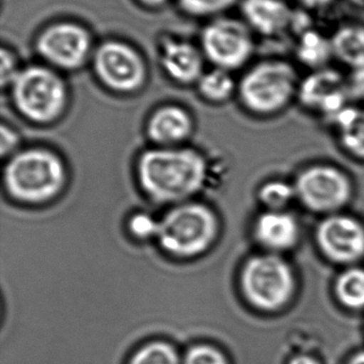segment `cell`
I'll list each match as a JSON object with an SVG mask.
<instances>
[{
    "label": "cell",
    "mask_w": 364,
    "mask_h": 364,
    "mask_svg": "<svg viewBox=\"0 0 364 364\" xmlns=\"http://www.w3.org/2000/svg\"><path fill=\"white\" fill-rule=\"evenodd\" d=\"M333 58L348 68L364 62V25L346 23L331 36Z\"/></svg>",
    "instance_id": "obj_19"
},
{
    "label": "cell",
    "mask_w": 364,
    "mask_h": 364,
    "mask_svg": "<svg viewBox=\"0 0 364 364\" xmlns=\"http://www.w3.org/2000/svg\"><path fill=\"white\" fill-rule=\"evenodd\" d=\"M316 242L327 260L345 267L357 265L364 258V224L341 212L326 215L316 227Z\"/></svg>",
    "instance_id": "obj_11"
},
{
    "label": "cell",
    "mask_w": 364,
    "mask_h": 364,
    "mask_svg": "<svg viewBox=\"0 0 364 364\" xmlns=\"http://www.w3.org/2000/svg\"><path fill=\"white\" fill-rule=\"evenodd\" d=\"M241 284L250 303L261 309H277L292 296L294 271L281 255L264 252L246 261Z\"/></svg>",
    "instance_id": "obj_6"
},
{
    "label": "cell",
    "mask_w": 364,
    "mask_h": 364,
    "mask_svg": "<svg viewBox=\"0 0 364 364\" xmlns=\"http://www.w3.org/2000/svg\"><path fill=\"white\" fill-rule=\"evenodd\" d=\"M4 178L13 198L28 203H44L63 188L66 168L56 154L47 149H31L9 160Z\"/></svg>",
    "instance_id": "obj_2"
},
{
    "label": "cell",
    "mask_w": 364,
    "mask_h": 364,
    "mask_svg": "<svg viewBox=\"0 0 364 364\" xmlns=\"http://www.w3.org/2000/svg\"><path fill=\"white\" fill-rule=\"evenodd\" d=\"M10 87L17 110L36 123L53 121L66 107V83L49 66L29 65L21 68Z\"/></svg>",
    "instance_id": "obj_5"
},
{
    "label": "cell",
    "mask_w": 364,
    "mask_h": 364,
    "mask_svg": "<svg viewBox=\"0 0 364 364\" xmlns=\"http://www.w3.org/2000/svg\"><path fill=\"white\" fill-rule=\"evenodd\" d=\"M291 364H316L313 359L309 358V357H298L295 358Z\"/></svg>",
    "instance_id": "obj_32"
},
{
    "label": "cell",
    "mask_w": 364,
    "mask_h": 364,
    "mask_svg": "<svg viewBox=\"0 0 364 364\" xmlns=\"http://www.w3.org/2000/svg\"><path fill=\"white\" fill-rule=\"evenodd\" d=\"M297 97L306 108L331 123L353 100L346 76L329 66L311 70L301 79Z\"/></svg>",
    "instance_id": "obj_12"
},
{
    "label": "cell",
    "mask_w": 364,
    "mask_h": 364,
    "mask_svg": "<svg viewBox=\"0 0 364 364\" xmlns=\"http://www.w3.org/2000/svg\"><path fill=\"white\" fill-rule=\"evenodd\" d=\"M353 6L357 8L364 9V0H348Z\"/></svg>",
    "instance_id": "obj_34"
},
{
    "label": "cell",
    "mask_w": 364,
    "mask_h": 364,
    "mask_svg": "<svg viewBox=\"0 0 364 364\" xmlns=\"http://www.w3.org/2000/svg\"><path fill=\"white\" fill-rule=\"evenodd\" d=\"M0 73H1V85L2 87H10L14 79L16 78L21 68H19V59L16 53L2 46L0 50Z\"/></svg>",
    "instance_id": "obj_26"
},
{
    "label": "cell",
    "mask_w": 364,
    "mask_h": 364,
    "mask_svg": "<svg viewBox=\"0 0 364 364\" xmlns=\"http://www.w3.org/2000/svg\"><path fill=\"white\" fill-rule=\"evenodd\" d=\"M218 228L217 218L211 208L202 203H181L160 220L156 239L168 254L192 258L211 247Z\"/></svg>",
    "instance_id": "obj_4"
},
{
    "label": "cell",
    "mask_w": 364,
    "mask_h": 364,
    "mask_svg": "<svg viewBox=\"0 0 364 364\" xmlns=\"http://www.w3.org/2000/svg\"><path fill=\"white\" fill-rule=\"evenodd\" d=\"M137 1L140 2L143 6H150V8H158V6H164L170 0H137Z\"/></svg>",
    "instance_id": "obj_31"
},
{
    "label": "cell",
    "mask_w": 364,
    "mask_h": 364,
    "mask_svg": "<svg viewBox=\"0 0 364 364\" xmlns=\"http://www.w3.org/2000/svg\"><path fill=\"white\" fill-rule=\"evenodd\" d=\"M17 143H19V136L15 134L14 130L11 128L6 127V126L2 125L1 127V153L2 155H6V154L12 151L13 149L16 147Z\"/></svg>",
    "instance_id": "obj_29"
},
{
    "label": "cell",
    "mask_w": 364,
    "mask_h": 364,
    "mask_svg": "<svg viewBox=\"0 0 364 364\" xmlns=\"http://www.w3.org/2000/svg\"><path fill=\"white\" fill-rule=\"evenodd\" d=\"M331 124L338 128L342 147L353 157L364 161V109L350 105Z\"/></svg>",
    "instance_id": "obj_18"
},
{
    "label": "cell",
    "mask_w": 364,
    "mask_h": 364,
    "mask_svg": "<svg viewBox=\"0 0 364 364\" xmlns=\"http://www.w3.org/2000/svg\"><path fill=\"white\" fill-rule=\"evenodd\" d=\"M130 364H179V357L168 344L153 343L141 348Z\"/></svg>",
    "instance_id": "obj_24"
},
{
    "label": "cell",
    "mask_w": 364,
    "mask_h": 364,
    "mask_svg": "<svg viewBox=\"0 0 364 364\" xmlns=\"http://www.w3.org/2000/svg\"><path fill=\"white\" fill-rule=\"evenodd\" d=\"M158 224L160 220H154L149 214H135L130 220V230L138 239H151L157 235Z\"/></svg>",
    "instance_id": "obj_25"
},
{
    "label": "cell",
    "mask_w": 364,
    "mask_h": 364,
    "mask_svg": "<svg viewBox=\"0 0 364 364\" xmlns=\"http://www.w3.org/2000/svg\"><path fill=\"white\" fill-rule=\"evenodd\" d=\"M185 364H227L224 357L211 346H196L186 356Z\"/></svg>",
    "instance_id": "obj_27"
},
{
    "label": "cell",
    "mask_w": 364,
    "mask_h": 364,
    "mask_svg": "<svg viewBox=\"0 0 364 364\" xmlns=\"http://www.w3.org/2000/svg\"><path fill=\"white\" fill-rule=\"evenodd\" d=\"M145 194L156 203H181L202 190L204 157L192 149H157L142 154L137 166Z\"/></svg>",
    "instance_id": "obj_1"
},
{
    "label": "cell",
    "mask_w": 364,
    "mask_h": 364,
    "mask_svg": "<svg viewBox=\"0 0 364 364\" xmlns=\"http://www.w3.org/2000/svg\"><path fill=\"white\" fill-rule=\"evenodd\" d=\"M340 301L354 309L364 307V267L358 265L344 267L335 284Z\"/></svg>",
    "instance_id": "obj_20"
},
{
    "label": "cell",
    "mask_w": 364,
    "mask_h": 364,
    "mask_svg": "<svg viewBox=\"0 0 364 364\" xmlns=\"http://www.w3.org/2000/svg\"><path fill=\"white\" fill-rule=\"evenodd\" d=\"M295 55L301 64L311 70L326 68L333 58L331 38L318 30L306 28L297 38Z\"/></svg>",
    "instance_id": "obj_17"
},
{
    "label": "cell",
    "mask_w": 364,
    "mask_h": 364,
    "mask_svg": "<svg viewBox=\"0 0 364 364\" xmlns=\"http://www.w3.org/2000/svg\"><path fill=\"white\" fill-rule=\"evenodd\" d=\"M186 14L194 17L217 16L239 4L241 0H177Z\"/></svg>",
    "instance_id": "obj_23"
},
{
    "label": "cell",
    "mask_w": 364,
    "mask_h": 364,
    "mask_svg": "<svg viewBox=\"0 0 364 364\" xmlns=\"http://www.w3.org/2000/svg\"><path fill=\"white\" fill-rule=\"evenodd\" d=\"M201 51L215 68L233 70L245 66L256 48L254 32L243 19L216 17L202 29Z\"/></svg>",
    "instance_id": "obj_7"
},
{
    "label": "cell",
    "mask_w": 364,
    "mask_h": 364,
    "mask_svg": "<svg viewBox=\"0 0 364 364\" xmlns=\"http://www.w3.org/2000/svg\"><path fill=\"white\" fill-rule=\"evenodd\" d=\"M36 53L48 65L63 70L83 68L93 55L91 33L75 21L51 23L36 38Z\"/></svg>",
    "instance_id": "obj_9"
},
{
    "label": "cell",
    "mask_w": 364,
    "mask_h": 364,
    "mask_svg": "<svg viewBox=\"0 0 364 364\" xmlns=\"http://www.w3.org/2000/svg\"><path fill=\"white\" fill-rule=\"evenodd\" d=\"M297 200L314 213H339L352 200L354 186L343 171L316 164L301 171L294 182Z\"/></svg>",
    "instance_id": "obj_8"
},
{
    "label": "cell",
    "mask_w": 364,
    "mask_h": 364,
    "mask_svg": "<svg viewBox=\"0 0 364 364\" xmlns=\"http://www.w3.org/2000/svg\"><path fill=\"white\" fill-rule=\"evenodd\" d=\"M348 78V90L353 100L364 102V62L350 68Z\"/></svg>",
    "instance_id": "obj_28"
},
{
    "label": "cell",
    "mask_w": 364,
    "mask_h": 364,
    "mask_svg": "<svg viewBox=\"0 0 364 364\" xmlns=\"http://www.w3.org/2000/svg\"><path fill=\"white\" fill-rule=\"evenodd\" d=\"M192 126V119L184 109L165 106L152 115L147 123V134L157 144H177L189 136Z\"/></svg>",
    "instance_id": "obj_16"
},
{
    "label": "cell",
    "mask_w": 364,
    "mask_h": 364,
    "mask_svg": "<svg viewBox=\"0 0 364 364\" xmlns=\"http://www.w3.org/2000/svg\"><path fill=\"white\" fill-rule=\"evenodd\" d=\"M204 59L201 49L187 41L168 36L160 43V60L162 70L173 81L182 85L198 82L204 73Z\"/></svg>",
    "instance_id": "obj_15"
},
{
    "label": "cell",
    "mask_w": 364,
    "mask_h": 364,
    "mask_svg": "<svg viewBox=\"0 0 364 364\" xmlns=\"http://www.w3.org/2000/svg\"><path fill=\"white\" fill-rule=\"evenodd\" d=\"M335 0H296L297 4L308 12L325 10L331 6Z\"/></svg>",
    "instance_id": "obj_30"
},
{
    "label": "cell",
    "mask_w": 364,
    "mask_h": 364,
    "mask_svg": "<svg viewBox=\"0 0 364 364\" xmlns=\"http://www.w3.org/2000/svg\"><path fill=\"white\" fill-rule=\"evenodd\" d=\"M92 64L100 82L113 91H137L147 78V66L142 55L123 41L100 43L94 48Z\"/></svg>",
    "instance_id": "obj_10"
},
{
    "label": "cell",
    "mask_w": 364,
    "mask_h": 364,
    "mask_svg": "<svg viewBox=\"0 0 364 364\" xmlns=\"http://www.w3.org/2000/svg\"><path fill=\"white\" fill-rule=\"evenodd\" d=\"M350 364H364V354H360L355 357Z\"/></svg>",
    "instance_id": "obj_33"
},
{
    "label": "cell",
    "mask_w": 364,
    "mask_h": 364,
    "mask_svg": "<svg viewBox=\"0 0 364 364\" xmlns=\"http://www.w3.org/2000/svg\"><path fill=\"white\" fill-rule=\"evenodd\" d=\"M299 82L296 68L290 62L267 59L245 73L237 91L248 110L267 117L284 110L297 97Z\"/></svg>",
    "instance_id": "obj_3"
},
{
    "label": "cell",
    "mask_w": 364,
    "mask_h": 364,
    "mask_svg": "<svg viewBox=\"0 0 364 364\" xmlns=\"http://www.w3.org/2000/svg\"><path fill=\"white\" fill-rule=\"evenodd\" d=\"M197 85L201 95L214 102H226L237 89L231 72L217 68L203 73Z\"/></svg>",
    "instance_id": "obj_21"
},
{
    "label": "cell",
    "mask_w": 364,
    "mask_h": 364,
    "mask_svg": "<svg viewBox=\"0 0 364 364\" xmlns=\"http://www.w3.org/2000/svg\"><path fill=\"white\" fill-rule=\"evenodd\" d=\"M252 233L264 252L281 255L296 247L301 229L296 216L288 210H264L254 220Z\"/></svg>",
    "instance_id": "obj_13"
},
{
    "label": "cell",
    "mask_w": 364,
    "mask_h": 364,
    "mask_svg": "<svg viewBox=\"0 0 364 364\" xmlns=\"http://www.w3.org/2000/svg\"><path fill=\"white\" fill-rule=\"evenodd\" d=\"M258 198L264 210L284 211L288 205L297 200L294 183L286 181H269L263 183L259 188Z\"/></svg>",
    "instance_id": "obj_22"
},
{
    "label": "cell",
    "mask_w": 364,
    "mask_h": 364,
    "mask_svg": "<svg viewBox=\"0 0 364 364\" xmlns=\"http://www.w3.org/2000/svg\"><path fill=\"white\" fill-rule=\"evenodd\" d=\"M243 21L252 32L274 38L294 26L296 13L286 0H241Z\"/></svg>",
    "instance_id": "obj_14"
}]
</instances>
